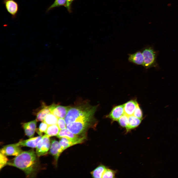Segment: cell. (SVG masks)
Instances as JSON below:
<instances>
[{
	"label": "cell",
	"mask_w": 178,
	"mask_h": 178,
	"mask_svg": "<svg viewBox=\"0 0 178 178\" xmlns=\"http://www.w3.org/2000/svg\"><path fill=\"white\" fill-rule=\"evenodd\" d=\"M128 116L124 113L118 120L117 121L121 126L126 128L129 123Z\"/></svg>",
	"instance_id": "23"
},
{
	"label": "cell",
	"mask_w": 178,
	"mask_h": 178,
	"mask_svg": "<svg viewBox=\"0 0 178 178\" xmlns=\"http://www.w3.org/2000/svg\"><path fill=\"white\" fill-rule=\"evenodd\" d=\"M66 2L67 0H55L52 4L48 8L46 12H47L56 7L63 6H65Z\"/></svg>",
	"instance_id": "22"
},
{
	"label": "cell",
	"mask_w": 178,
	"mask_h": 178,
	"mask_svg": "<svg viewBox=\"0 0 178 178\" xmlns=\"http://www.w3.org/2000/svg\"><path fill=\"white\" fill-rule=\"evenodd\" d=\"M107 168L105 166L101 164L91 172V174L94 178H102L103 174Z\"/></svg>",
	"instance_id": "19"
},
{
	"label": "cell",
	"mask_w": 178,
	"mask_h": 178,
	"mask_svg": "<svg viewBox=\"0 0 178 178\" xmlns=\"http://www.w3.org/2000/svg\"><path fill=\"white\" fill-rule=\"evenodd\" d=\"M96 125L89 122H74L66 124V127L74 134L79 135L83 134L88 129Z\"/></svg>",
	"instance_id": "4"
},
{
	"label": "cell",
	"mask_w": 178,
	"mask_h": 178,
	"mask_svg": "<svg viewBox=\"0 0 178 178\" xmlns=\"http://www.w3.org/2000/svg\"><path fill=\"white\" fill-rule=\"evenodd\" d=\"M8 159L6 156L0 153V170L6 165Z\"/></svg>",
	"instance_id": "26"
},
{
	"label": "cell",
	"mask_w": 178,
	"mask_h": 178,
	"mask_svg": "<svg viewBox=\"0 0 178 178\" xmlns=\"http://www.w3.org/2000/svg\"><path fill=\"white\" fill-rule=\"evenodd\" d=\"M133 115L138 118L142 119L143 113L142 110L139 106V105L137 106L135 110Z\"/></svg>",
	"instance_id": "28"
},
{
	"label": "cell",
	"mask_w": 178,
	"mask_h": 178,
	"mask_svg": "<svg viewBox=\"0 0 178 178\" xmlns=\"http://www.w3.org/2000/svg\"><path fill=\"white\" fill-rule=\"evenodd\" d=\"M42 136L31 138L29 139L20 141L17 143L20 146H26L32 148H36L38 143L41 138Z\"/></svg>",
	"instance_id": "13"
},
{
	"label": "cell",
	"mask_w": 178,
	"mask_h": 178,
	"mask_svg": "<svg viewBox=\"0 0 178 178\" xmlns=\"http://www.w3.org/2000/svg\"><path fill=\"white\" fill-rule=\"evenodd\" d=\"M37 121L36 119L22 124L25 134L31 138L33 136L36 130Z\"/></svg>",
	"instance_id": "12"
},
{
	"label": "cell",
	"mask_w": 178,
	"mask_h": 178,
	"mask_svg": "<svg viewBox=\"0 0 178 178\" xmlns=\"http://www.w3.org/2000/svg\"><path fill=\"white\" fill-rule=\"evenodd\" d=\"M74 0H67L66 4L65 7L69 12H71V6L72 3Z\"/></svg>",
	"instance_id": "29"
},
{
	"label": "cell",
	"mask_w": 178,
	"mask_h": 178,
	"mask_svg": "<svg viewBox=\"0 0 178 178\" xmlns=\"http://www.w3.org/2000/svg\"><path fill=\"white\" fill-rule=\"evenodd\" d=\"M59 143L64 150L67 148L74 145L83 143L86 138V136H84L74 139H70L65 137L60 138Z\"/></svg>",
	"instance_id": "8"
},
{
	"label": "cell",
	"mask_w": 178,
	"mask_h": 178,
	"mask_svg": "<svg viewBox=\"0 0 178 178\" xmlns=\"http://www.w3.org/2000/svg\"><path fill=\"white\" fill-rule=\"evenodd\" d=\"M97 106H92L86 101L69 106L64 117L66 124L74 122H87L96 124L94 115Z\"/></svg>",
	"instance_id": "1"
},
{
	"label": "cell",
	"mask_w": 178,
	"mask_h": 178,
	"mask_svg": "<svg viewBox=\"0 0 178 178\" xmlns=\"http://www.w3.org/2000/svg\"><path fill=\"white\" fill-rule=\"evenodd\" d=\"M124 113L123 104L118 105L114 107L106 117L113 121H117Z\"/></svg>",
	"instance_id": "11"
},
{
	"label": "cell",
	"mask_w": 178,
	"mask_h": 178,
	"mask_svg": "<svg viewBox=\"0 0 178 178\" xmlns=\"http://www.w3.org/2000/svg\"><path fill=\"white\" fill-rule=\"evenodd\" d=\"M49 137L46 134L42 136L38 142L36 150V153L38 157L46 154L50 147Z\"/></svg>",
	"instance_id": "5"
},
{
	"label": "cell",
	"mask_w": 178,
	"mask_h": 178,
	"mask_svg": "<svg viewBox=\"0 0 178 178\" xmlns=\"http://www.w3.org/2000/svg\"><path fill=\"white\" fill-rule=\"evenodd\" d=\"M57 125L60 130L67 128L66 124L64 118H59Z\"/></svg>",
	"instance_id": "27"
},
{
	"label": "cell",
	"mask_w": 178,
	"mask_h": 178,
	"mask_svg": "<svg viewBox=\"0 0 178 178\" xmlns=\"http://www.w3.org/2000/svg\"><path fill=\"white\" fill-rule=\"evenodd\" d=\"M69 106H64L53 104L49 106L51 112L59 118H64L67 113Z\"/></svg>",
	"instance_id": "9"
},
{
	"label": "cell",
	"mask_w": 178,
	"mask_h": 178,
	"mask_svg": "<svg viewBox=\"0 0 178 178\" xmlns=\"http://www.w3.org/2000/svg\"><path fill=\"white\" fill-rule=\"evenodd\" d=\"M128 60L134 63L142 65L144 58L142 53L140 51H138L134 53L129 54Z\"/></svg>",
	"instance_id": "16"
},
{
	"label": "cell",
	"mask_w": 178,
	"mask_h": 178,
	"mask_svg": "<svg viewBox=\"0 0 178 178\" xmlns=\"http://www.w3.org/2000/svg\"><path fill=\"white\" fill-rule=\"evenodd\" d=\"M36 153L33 150L22 151L14 158L9 160L6 165L16 167L24 171L28 177L36 170L38 160Z\"/></svg>",
	"instance_id": "2"
},
{
	"label": "cell",
	"mask_w": 178,
	"mask_h": 178,
	"mask_svg": "<svg viewBox=\"0 0 178 178\" xmlns=\"http://www.w3.org/2000/svg\"><path fill=\"white\" fill-rule=\"evenodd\" d=\"M20 146L16 143L4 146L0 150V153L5 156H17L23 151Z\"/></svg>",
	"instance_id": "6"
},
{
	"label": "cell",
	"mask_w": 178,
	"mask_h": 178,
	"mask_svg": "<svg viewBox=\"0 0 178 178\" xmlns=\"http://www.w3.org/2000/svg\"><path fill=\"white\" fill-rule=\"evenodd\" d=\"M60 129L57 124L48 126L45 133V134L49 137L57 136L58 134Z\"/></svg>",
	"instance_id": "20"
},
{
	"label": "cell",
	"mask_w": 178,
	"mask_h": 178,
	"mask_svg": "<svg viewBox=\"0 0 178 178\" xmlns=\"http://www.w3.org/2000/svg\"><path fill=\"white\" fill-rule=\"evenodd\" d=\"M128 118V124L126 128L127 132L138 127L141 123L142 120L133 115L129 116Z\"/></svg>",
	"instance_id": "17"
},
{
	"label": "cell",
	"mask_w": 178,
	"mask_h": 178,
	"mask_svg": "<svg viewBox=\"0 0 178 178\" xmlns=\"http://www.w3.org/2000/svg\"><path fill=\"white\" fill-rule=\"evenodd\" d=\"M48 126V125L44 121H42L40 124L39 128L37 129L36 132L41 136L43 133H45Z\"/></svg>",
	"instance_id": "24"
},
{
	"label": "cell",
	"mask_w": 178,
	"mask_h": 178,
	"mask_svg": "<svg viewBox=\"0 0 178 178\" xmlns=\"http://www.w3.org/2000/svg\"><path fill=\"white\" fill-rule=\"evenodd\" d=\"M64 150L58 141L55 140H52L49 153L54 156L56 162L60 155Z\"/></svg>",
	"instance_id": "10"
},
{
	"label": "cell",
	"mask_w": 178,
	"mask_h": 178,
	"mask_svg": "<svg viewBox=\"0 0 178 178\" xmlns=\"http://www.w3.org/2000/svg\"><path fill=\"white\" fill-rule=\"evenodd\" d=\"M50 113L49 106H47L44 104L36 113V119L37 121H43L45 116Z\"/></svg>",
	"instance_id": "15"
},
{
	"label": "cell",
	"mask_w": 178,
	"mask_h": 178,
	"mask_svg": "<svg viewBox=\"0 0 178 178\" xmlns=\"http://www.w3.org/2000/svg\"><path fill=\"white\" fill-rule=\"evenodd\" d=\"M56 136L59 138L62 137H65L70 139H76L79 137L78 135L73 133L67 128L60 130Z\"/></svg>",
	"instance_id": "18"
},
{
	"label": "cell",
	"mask_w": 178,
	"mask_h": 178,
	"mask_svg": "<svg viewBox=\"0 0 178 178\" xmlns=\"http://www.w3.org/2000/svg\"><path fill=\"white\" fill-rule=\"evenodd\" d=\"M134 100H130L123 104L124 113L128 116L133 115L134 112L138 105Z\"/></svg>",
	"instance_id": "14"
},
{
	"label": "cell",
	"mask_w": 178,
	"mask_h": 178,
	"mask_svg": "<svg viewBox=\"0 0 178 178\" xmlns=\"http://www.w3.org/2000/svg\"><path fill=\"white\" fill-rule=\"evenodd\" d=\"M2 3L12 18H15L19 10V5L18 2L15 0H3Z\"/></svg>",
	"instance_id": "7"
},
{
	"label": "cell",
	"mask_w": 178,
	"mask_h": 178,
	"mask_svg": "<svg viewBox=\"0 0 178 178\" xmlns=\"http://www.w3.org/2000/svg\"><path fill=\"white\" fill-rule=\"evenodd\" d=\"M116 173L115 171L107 168L103 174L102 178H114Z\"/></svg>",
	"instance_id": "25"
},
{
	"label": "cell",
	"mask_w": 178,
	"mask_h": 178,
	"mask_svg": "<svg viewBox=\"0 0 178 178\" xmlns=\"http://www.w3.org/2000/svg\"><path fill=\"white\" fill-rule=\"evenodd\" d=\"M58 118V117L51 112L45 116L44 121L48 126L57 124Z\"/></svg>",
	"instance_id": "21"
},
{
	"label": "cell",
	"mask_w": 178,
	"mask_h": 178,
	"mask_svg": "<svg viewBox=\"0 0 178 178\" xmlns=\"http://www.w3.org/2000/svg\"><path fill=\"white\" fill-rule=\"evenodd\" d=\"M142 53L144 58L142 66L146 68L157 66L156 62L157 53L151 47H146L143 51Z\"/></svg>",
	"instance_id": "3"
}]
</instances>
